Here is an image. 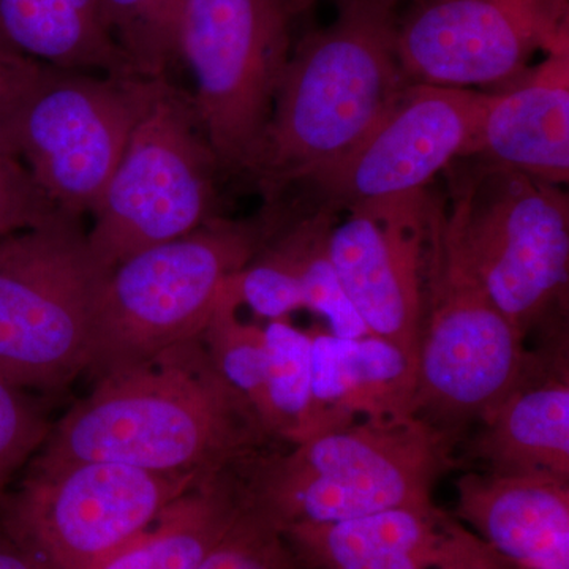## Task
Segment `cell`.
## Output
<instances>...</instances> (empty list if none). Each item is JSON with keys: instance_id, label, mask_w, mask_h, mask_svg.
I'll list each match as a JSON object with an SVG mask.
<instances>
[{"instance_id": "obj_26", "label": "cell", "mask_w": 569, "mask_h": 569, "mask_svg": "<svg viewBox=\"0 0 569 569\" xmlns=\"http://www.w3.org/2000/svg\"><path fill=\"white\" fill-rule=\"evenodd\" d=\"M246 490V489H244ZM198 569H302L282 531L247 500Z\"/></svg>"}, {"instance_id": "obj_30", "label": "cell", "mask_w": 569, "mask_h": 569, "mask_svg": "<svg viewBox=\"0 0 569 569\" xmlns=\"http://www.w3.org/2000/svg\"><path fill=\"white\" fill-rule=\"evenodd\" d=\"M436 569H518L497 556L492 549L449 515L447 533Z\"/></svg>"}, {"instance_id": "obj_9", "label": "cell", "mask_w": 569, "mask_h": 569, "mask_svg": "<svg viewBox=\"0 0 569 569\" xmlns=\"http://www.w3.org/2000/svg\"><path fill=\"white\" fill-rule=\"evenodd\" d=\"M163 80L40 67L11 114L9 140L56 208L96 211Z\"/></svg>"}, {"instance_id": "obj_29", "label": "cell", "mask_w": 569, "mask_h": 569, "mask_svg": "<svg viewBox=\"0 0 569 569\" xmlns=\"http://www.w3.org/2000/svg\"><path fill=\"white\" fill-rule=\"evenodd\" d=\"M33 181L17 153L0 149V238L62 216Z\"/></svg>"}, {"instance_id": "obj_10", "label": "cell", "mask_w": 569, "mask_h": 569, "mask_svg": "<svg viewBox=\"0 0 569 569\" xmlns=\"http://www.w3.org/2000/svg\"><path fill=\"white\" fill-rule=\"evenodd\" d=\"M293 0H190L181 58L220 170L249 173L293 50Z\"/></svg>"}, {"instance_id": "obj_20", "label": "cell", "mask_w": 569, "mask_h": 569, "mask_svg": "<svg viewBox=\"0 0 569 569\" xmlns=\"http://www.w3.org/2000/svg\"><path fill=\"white\" fill-rule=\"evenodd\" d=\"M0 39L54 69L137 77L112 39L102 0H0Z\"/></svg>"}, {"instance_id": "obj_25", "label": "cell", "mask_w": 569, "mask_h": 569, "mask_svg": "<svg viewBox=\"0 0 569 569\" xmlns=\"http://www.w3.org/2000/svg\"><path fill=\"white\" fill-rule=\"evenodd\" d=\"M239 306L231 276L201 339L217 372L244 397L261 422L266 396L264 331L239 320Z\"/></svg>"}, {"instance_id": "obj_22", "label": "cell", "mask_w": 569, "mask_h": 569, "mask_svg": "<svg viewBox=\"0 0 569 569\" xmlns=\"http://www.w3.org/2000/svg\"><path fill=\"white\" fill-rule=\"evenodd\" d=\"M336 224V211L317 204L290 222H276L264 246L272 250L301 287L305 309L323 317L331 335L356 339L369 335L337 274L329 236Z\"/></svg>"}, {"instance_id": "obj_6", "label": "cell", "mask_w": 569, "mask_h": 569, "mask_svg": "<svg viewBox=\"0 0 569 569\" xmlns=\"http://www.w3.org/2000/svg\"><path fill=\"white\" fill-rule=\"evenodd\" d=\"M447 173L448 208L468 260L493 305L527 337L567 299L568 194L478 157Z\"/></svg>"}, {"instance_id": "obj_8", "label": "cell", "mask_w": 569, "mask_h": 569, "mask_svg": "<svg viewBox=\"0 0 569 569\" xmlns=\"http://www.w3.org/2000/svg\"><path fill=\"white\" fill-rule=\"evenodd\" d=\"M219 170L192 96L167 78L92 212L88 242L96 260L112 271L132 254L192 233L216 217Z\"/></svg>"}, {"instance_id": "obj_21", "label": "cell", "mask_w": 569, "mask_h": 569, "mask_svg": "<svg viewBox=\"0 0 569 569\" xmlns=\"http://www.w3.org/2000/svg\"><path fill=\"white\" fill-rule=\"evenodd\" d=\"M244 503L241 468L198 479L148 530L93 569H198Z\"/></svg>"}, {"instance_id": "obj_18", "label": "cell", "mask_w": 569, "mask_h": 569, "mask_svg": "<svg viewBox=\"0 0 569 569\" xmlns=\"http://www.w3.org/2000/svg\"><path fill=\"white\" fill-rule=\"evenodd\" d=\"M467 456L492 473H546L569 479L567 359L535 355L518 387L479 419Z\"/></svg>"}, {"instance_id": "obj_32", "label": "cell", "mask_w": 569, "mask_h": 569, "mask_svg": "<svg viewBox=\"0 0 569 569\" xmlns=\"http://www.w3.org/2000/svg\"><path fill=\"white\" fill-rule=\"evenodd\" d=\"M0 569H41L20 546L0 531Z\"/></svg>"}, {"instance_id": "obj_23", "label": "cell", "mask_w": 569, "mask_h": 569, "mask_svg": "<svg viewBox=\"0 0 569 569\" xmlns=\"http://www.w3.org/2000/svg\"><path fill=\"white\" fill-rule=\"evenodd\" d=\"M263 331L266 396L261 425L272 440L291 447L301 440L312 402V335L284 318L269 321Z\"/></svg>"}, {"instance_id": "obj_14", "label": "cell", "mask_w": 569, "mask_h": 569, "mask_svg": "<svg viewBox=\"0 0 569 569\" xmlns=\"http://www.w3.org/2000/svg\"><path fill=\"white\" fill-rule=\"evenodd\" d=\"M429 192L397 194L348 209L329 253L369 335L395 343L418 366L425 313Z\"/></svg>"}, {"instance_id": "obj_7", "label": "cell", "mask_w": 569, "mask_h": 569, "mask_svg": "<svg viewBox=\"0 0 569 569\" xmlns=\"http://www.w3.org/2000/svg\"><path fill=\"white\" fill-rule=\"evenodd\" d=\"M107 271L81 217L0 238V377L58 391L84 372L93 312Z\"/></svg>"}, {"instance_id": "obj_35", "label": "cell", "mask_w": 569, "mask_h": 569, "mask_svg": "<svg viewBox=\"0 0 569 569\" xmlns=\"http://www.w3.org/2000/svg\"><path fill=\"white\" fill-rule=\"evenodd\" d=\"M293 2L298 3L299 7H301L302 10H310L312 9L313 3H316V0H293Z\"/></svg>"}, {"instance_id": "obj_13", "label": "cell", "mask_w": 569, "mask_h": 569, "mask_svg": "<svg viewBox=\"0 0 569 569\" xmlns=\"http://www.w3.org/2000/svg\"><path fill=\"white\" fill-rule=\"evenodd\" d=\"M488 100L477 89L408 84L351 151L301 186L336 212L429 189L452 163L477 156Z\"/></svg>"}, {"instance_id": "obj_27", "label": "cell", "mask_w": 569, "mask_h": 569, "mask_svg": "<svg viewBox=\"0 0 569 569\" xmlns=\"http://www.w3.org/2000/svg\"><path fill=\"white\" fill-rule=\"evenodd\" d=\"M51 427L26 389L0 377V498L17 471L43 447Z\"/></svg>"}, {"instance_id": "obj_19", "label": "cell", "mask_w": 569, "mask_h": 569, "mask_svg": "<svg viewBox=\"0 0 569 569\" xmlns=\"http://www.w3.org/2000/svg\"><path fill=\"white\" fill-rule=\"evenodd\" d=\"M449 515L396 508L337 522L284 527L283 538L302 569H436Z\"/></svg>"}, {"instance_id": "obj_15", "label": "cell", "mask_w": 569, "mask_h": 569, "mask_svg": "<svg viewBox=\"0 0 569 569\" xmlns=\"http://www.w3.org/2000/svg\"><path fill=\"white\" fill-rule=\"evenodd\" d=\"M455 518L518 569H569V479L468 471Z\"/></svg>"}, {"instance_id": "obj_3", "label": "cell", "mask_w": 569, "mask_h": 569, "mask_svg": "<svg viewBox=\"0 0 569 569\" xmlns=\"http://www.w3.org/2000/svg\"><path fill=\"white\" fill-rule=\"evenodd\" d=\"M455 441L418 417L365 419L252 460L241 470L246 497L280 531L430 508Z\"/></svg>"}, {"instance_id": "obj_33", "label": "cell", "mask_w": 569, "mask_h": 569, "mask_svg": "<svg viewBox=\"0 0 569 569\" xmlns=\"http://www.w3.org/2000/svg\"><path fill=\"white\" fill-rule=\"evenodd\" d=\"M24 56H21L20 52L11 50L9 44L6 43L2 39H0V66H7V63H18L26 61Z\"/></svg>"}, {"instance_id": "obj_2", "label": "cell", "mask_w": 569, "mask_h": 569, "mask_svg": "<svg viewBox=\"0 0 569 569\" xmlns=\"http://www.w3.org/2000/svg\"><path fill=\"white\" fill-rule=\"evenodd\" d=\"M337 18L296 41L252 167L269 204L336 162L411 84L397 52L399 11L340 0Z\"/></svg>"}, {"instance_id": "obj_28", "label": "cell", "mask_w": 569, "mask_h": 569, "mask_svg": "<svg viewBox=\"0 0 569 569\" xmlns=\"http://www.w3.org/2000/svg\"><path fill=\"white\" fill-rule=\"evenodd\" d=\"M233 284L241 305L269 321L282 320L295 310L305 309L298 280L264 244L253 260L233 276Z\"/></svg>"}, {"instance_id": "obj_17", "label": "cell", "mask_w": 569, "mask_h": 569, "mask_svg": "<svg viewBox=\"0 0 569 569\" xmlns=\"http://www.w3.org/2000/svg\"><path fill=\"white\" fill-rule=\"evenodd\" d=\"M418 366L395 343L367 335H312V402L301 441L365 419L415 415Z\"/></svg>"}, {"instance_id": "obj_24", "label": "cell", "mask_w": 569, "mask_h": 569, "mask_svg": "<svg viewBox=\"0 0 569 569\" xmlns=\"http://www.w3.org/2000/svg\"><path fill=\"white\" fill-rule=\"evenodd\" d=\"M108 28L137 77L168 78L181 59L190 0H102Z\"/></svg>"}, {"instance_id": "obj_5", "label": "cell", "mask_w": 569, "mask_h": 569, "mask_svg": "<svg viewBox=\"0 0 569 569\" xmlns=\"http://www.w3.org/2000/svg\"><path fill=\"white\" fill-rule=\"evenodd\" d=\"M271 224L269 216L212 217L116 266L97 299L88 377L132 369L203 336L223 284L260 252Z\"/></svg>"}, {"instance_id": "obj_31", "label": "cell", "mask_w": 569, "mask_h": 569, "mask_svg": "<svg viewBox=\"0 0 569 569\" xmlns=\"http://www.w3.org/2000/svg\"><path fill=\"white\" fill-rule=\"evenodd\" d=\"M41 66L32 59L0 66V149L3 151L13 152L9 140L10 118Z\"/></svg>"}, {"instance_id": "obj_4", "label": "cell", "mask_w": 569, "mask_h": 569, "mask_svg": "<svg viewBox=\"0 0 569 569\" xmlns=\"http://www.w3.org/2000/svg\"><path fill=\"white\" fill-rule=\"evenodd\" d=\"M533 361L468 260L447 197L430 189L415 415L456 438L518 387Z\"/></svg>"}, {"instance_id": "obj_1", "label": "cell", "mask_w": 569, "mask_h": 569, "mask_svg": "<svg viewBox=\"0 0 569 569\" xmlns=\"http://www.w3.org/2000/svg\"><path fill=\"white\" fill-rule=\"evenodd\" d=\"M272 441L198 337L97 380L51 427L32 463L111 462L208 477L246 467L276 449Z\"/></svg>"}, {"instance_id": "obj_34", "label": "cell", "mask_w": 569, "mask_h": 569, "mask_svg": "<svg viewBox=\"0 0 569 569\" xmlns=\"http://www.w3.org/2000/svg\"><path fill=\"white\" fill-rule=\"evenodd\" d=\"M336 2H340V0H336ZM362 2L378 3V6L388 7V9L399 11L403 3L411 6V3L419 2V0H362Z\"/></svg>"}, {"instance_id": "obj_16", "label": "cell", "mask_w": 569, "mask_h": 569, "mask_svg": "<svg viewBox=\"0 0 569 569\" xmlns=\"http://www.w3.org/2000/svg\"><path fill=\"white\" fill-rule=\"evenodd\" d=\"M475 157L537 181L568 183L569 48L489 92Z\"/></svg>"}, {"instance_id": "obj_11", "label": "cell", "mask_w": 569, "mask_h": 569, "mask_svg": "<svg viewBox=\"0 0 569 569\" xmlns=\"http://www.w3.org/2000/svg\"><path fill=\"white\" fill-rule=\"evenodd\" d=\"M201 478L111 462L31 463L20 488L0 498V531L41 569H93Z\"/></svg>"}, {"instance_id": "obj_12", "label": "cell", "mask_w": 569, "mask_h": 569, "mask_svg": "<svg viewBox=\"0 0 569 569\" xmlns=\"http://www.w3.org/2000/svg\"><path fill=\"white\" fill-rule=\"evenodd\" d=\"M569 48V0H419L397 18L411 84L503 88L538 51Z\"/></svg>"}]
</instances>
